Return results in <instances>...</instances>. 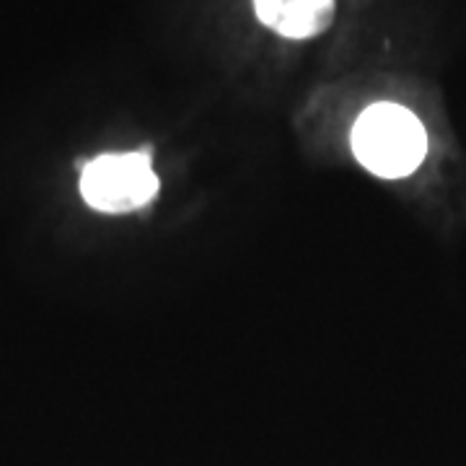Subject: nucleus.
Instances as JSON below:
<instances>
[{
	"label": "nucleus",
	"mask_w": 466,
	"mask_h": 466,
	"mask_svg": "<svg viewBox=\"0 0 466 466\" xmlns=\"http://www.w3.org/2000/svg\"><path fill=\"white\" fill-rule=\"evenodd\" d=\"M256 19L285 39H313L334 21V0H254Z\"/></svg>",
	"instance_id": "nucleus-3"
},
{
	"label": "nucleus",
	"mask_w": 466,
	"mask_h": 466,
	"mask_svg": "<svg viewBox=\"0 0 466 466\" xmlns=\"http://www.w3.org/2000/svg\"><path fill=\"white\" fill-rule=\"evenodd\" d=\"M80 194L98 213H133L158 194V176L148 154H107L86 163Z\"/></svg>",
	"instance_id": "nucleus-2"
},
{
	"label": "nucleus",
	"mask_w": 466,
	"mask_h": 466,
	"mask_svg": "<svg viewBox=\"0 0 466 466\" xmlns=\"http://www.w3.org/2000/svg\"><path fill=\"white\" fill-rule=\"evenodd\" d=\"M352 151L370 174L402 179L425 158V127L405 107L381 101L358 116L352 127Z\"/></svg>",
	"instance_id": "nucleus-1"
}]
</instances>
